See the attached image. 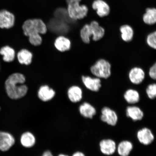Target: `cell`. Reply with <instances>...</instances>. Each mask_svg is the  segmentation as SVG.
<instances>
[{
  "label": "cell",
  "instance_id": "6da1fadb",
  "mask_svg": "<svg viewBox=\"0 0 156 156\" xmlns=\"http://www.w3.org/2000/svg\"><path fill=\"white\" fill-rule=\"evenodd\" d=\"M25 81L26 78L22 73H15L10 75L5 83L8 96L12 100H16L26 96L28 87L25 84Z\"/></svg>",
  "mask_w": 156,
  "mask_h": 156
},
{
  "label": "cell",
  "instance_id": "7a4b0ae2",
  "mask_svg": "<svg viewBox=\"0 0 156 156\" xmlns=\"http://www.w3.org/2000/svg\"><path fill=\"white\" fill-rule=\"evenodd\" d=\"M22 29L25 36L29 37L40 34H46L48 27L45 23L40 19H30L23 23Z\"/></svg>",
  "mask_w": 156,
  "mask_h": 156
},
{
  "label": "cell",
  "instance_id": "3957f363",
  "mask_svg": "<svg viewBox=\"0 0 156 156\" xmlns=\"http://www.w3.org/2000/svg\"><path fill=\"white\" fill-rule=\"evenodd\" d=\"M81 1V0H66L68 15L73 21L84 18L88 13V8L86 5H80Z\"/></svg>",
  "mask_w": 156,
  "mask_h": 156
},
{
  "label": "cell",
  "instance_id": "277c9868",
  "mask_svg": "<svg viewBox=\"0 0 156 156\" xmlns=\"http://www.w3.org/2000/svg\"><path fill=\"white\" fill-rule=\"evenodd\" d=\"M90 71L95 77L107 79L112 74V65L107 60L101 58L91 66Z\"/></svg>",
  "mask_w": 156,
  "mask_h": 156
},
{
  "label": "cell",
  "instance_id": "5b68a950",
  "mask_svg": "<svg viewBox=\"0 0 156 156\" xmlns=\"http://www.w3.org/2000/svg\"><path fill=\"white\" fill-rule=\"evenodd\" d=\"M15 16L6 9L0 11V28L9 29L14 27L16 22Z\"/></svg>",
  "mask_w": 156,
  "mask_h": 156
},
{
  "label": "cell",
  "instance_id": "8992f818",
  "mask_svg": "<svg viewBox=\"0 0 156 156\" xmlns=\"http://www.w3.org/2000/svg\"><path fill=\"white\" fill-rule=\"evenodd\" d=\"M92 7L101 17L108 16L110 12V5L104 0H95L92 4Z\"/></svg>",
  "mask_w": 156,
  "mask_h": 156
},
{
  "label": "cell",
  "instance_id": "52a82bcc",
  "mask_svg": "<svg viewBox=\"0 0 156 156\" xmlns=\"http://www.w3.org/2000/svg\"><path fill=\"white\" fill-rule=\"evenodd\" d=\"M101 119L111 126H115L118 121V117L114 111L108 107H104L101 111Z\"/></svg>",
  "mask_w": 156,
  "mask_h": 156
},
{
  "label": "cell",
  "instance_id": "ba28073f",
  "mask_svg": "<svg viewBox=\"0 0 156 156\" xmlns=\"http://www.w3.org/2000/svg\"><path fill=\"white\" fill-rule=\"evenodd\" d=\"M128 77L130 81L132 83L139 85L142 83L145 79V73L142 68L135 67L130 70Z\"/></svg>",
  "mask_w": 156,
  "mask_h": 156
},
{
  "label": "cell",
  "instance_id": "9c48e42d",
  "mask_svg": "<svg viewBox=\"0 0 156 156\" xmlns=\"http://www.w3.org/2000/svg\"><path fill=\"white\" fill-rule=\"evenodd\" d=\"M82 81L86 87L94 92H97L101 87L100 79L95 77H92L89 76H83L81 77Z\"/></svg>",
  "mask_w": 156,
  "mask_h": 156
},
{
  "label": "cell",
  "instance_id": "30bf717a",
  "mask_svg": "<svg viewBox=\"0 0 156 156\" xmlns=\"http://www.w3.org/2000/svg\"><path fill=\"white\" fill-rule=\"evenodd\" d=\"M136 136L140 143L145 145H150L154 140L153 132L147 128H144L138 130Z\"/></svg>",
  "mask_w": 156,
  "mask_h": 156
},
{
  "label": "cell",
  "instance_id": "8fae6325",
  "mask_svg": "<svg viewBox=\"0 0 156 156\" xmlns=\"http://www.w3.org/2000/svg\"><path fill=\"white\" fill-rule=\"evenodd\" d=\"M15 142L13 136L8 133L0 132V150L5 151H8Z\"/></svg>",
  "mask_w": 156,
  "mask_h": 156
},
{
  "label": "cell",
  "instance_id": "7c38bea8",
  "mask_svg": "<svg viewBox=\"0 0 156 156\" xmlns=\"http://www.w3.org/2000/svg\"><path fill=\"white\" fill-rule=\"evenodd\" d=\"M16 55L19 63L22 65L28 66L32 63L34 54L27 49H22L19 51Z\"/></svg>",
  "mask_w": 156,
  "mask_h": 156
},
{
  "label": "cell",
  "instance_id": "4fadbf2b",
  "mask_svg": "<svg viewBox=\"0 0 156 156\" xmlns=\"http://www.w3.org/2000/svg\"><path fill=\"white\" fill-rule=\"evenodd\" d=\"M100 151L104 154L107 155H112L116 150L115 142L111 139H105L101 141L99 143Z\"/></svg>",
  "mask_w": 156,
  "mask_h": 156
},
{
  "label": "cell",
  "instance_id": "5bb4252c",
  "mask_svg": "<svg viewBox=\"0 0 156 156\" xmlns=\"http://www.w3.org/2000/svg\"><path fill=\"white\" fill-rule=\"evenodd\" d=\"M55 95V92L54 90L46 85L41 86L38 91L39 98L43 102H48L51 100Z\"/></svg>",
  "mask_w": 156,
  "mask_h": 156
},
{
  "label": "cell",
  "instance_id": "9a60e30c",
  "mask_svg": "<svg viewBox=\"0 0 156 156\" xmlns=\"http://www.w3.org/2000/svg\"><path fill=\"white\" fill-rule=\"evenodd\" d=\"M54 44L58 51L64 52L68 51L71 49V41L67 37L60 36L56 38Z\"/></svg>",
  "mask_w": 156,
  "mask_h": 156
},
{
  "label": "cell",
  "instance_id": "2e32d148",
  "mask_svg": "<svg viewBox=\"0 0 156 156\" xmlns=\"http://www.w3.org/2000/svg\"><path fill=\"white\" fill-rule=\"evenodd\" d=\"M67 95L68 98L71 102L77 103L82 99L83 91L79 87L74 85L68 89Z\"/></svg>",
  "mask_w": 156,
  "mask_h": 156
},
{
  "label": "cell",
  "instance_id": "e0dca14e",
  "mask_svg": "<svg viewBox=\"0 0 156 156\" xmlns=\"http://www.w3.org/2000/svg\"><path fill=\"white\" fill-rule=\"evenodd\" d=\"M90 25L92 30L93 40L94 41H97L101 40L105 36V29L101 26L96 21H91Z\"/></svg>",
  "mask_w": 156,
  "mask_h": 156
},
{
  "label": "cell",
  "instance_id": "ac0fdd59",
  "mask_svg": "<svg viewBox=\"0 0 156 156\" xmlns=\"http://www.w3.org/2000/svg\"><path fill=\"white\" fill-rule=\"evenodd\" d=\"M126 115L134 121L142 120L144 116L142 111L139 107L136 106L128 107L126 109Z\"/></svg>",
  "mask_w": 156,
  "mask_h": 156
},
{
  "label": "cell",
  "instance_id": "d6986e66",
  "mask_svg": "<svg viewBox=\"0 0 156 156\" xmlns=\"http://www.w3.org/2000/svg\"><path fill=\"white\" fill-rule=\"evenodd\" d=\"M0 54L2 56L3 61L6 62H12L16 56L14 49L8 45L4 46L0 49Z\"/></svg>",
  "mask_w": 156,
  "mask_h": 156
},
{
  "label": "cell",
  "instance_id": "ffe728a7",
  "mask_svg": "<svg viewBox=\"0 0 156 156\" xmlns=\"http://www.w3.org/2000/svg\"><path fill=\"white\" fill-rule=\"evenodd\" d=\"M80 114L85 118L92 119L96 113V109L87 102L83 103L79 107Z\"/></svg>",
  "mask_w": 156,
  "mask_h": 156
},
{
  "label": "cell",
  "instance_id": "44dd1931",
  "mask_svg": "<svg viewBox=\"0 0 156 156\" xmlns=\"http://www.w3.org/2000/svg\"><path fill=\"white\" fill-rule=\"evenodd\" d=\"M142 20L145 24L151 25L156 24V8H148L142 16Z\"/></svg>",
  "mask_w": 156,
  "mask_h": 156
},
{
  "label": "cell",
  "instance_id": "7402d4cb",
  "mask_svg": "<svg viewBox=\"0 0 156 156\" xmlns=\"http://www.w3.org/2000/svg\"><path fill=\"white\" fill-rule=\"evenodd\" d=\"M122 40L126 42L131 41L133 38L134 32L131 26L128 24L122 25L120 28Z\"/></svg>",
  "mask_w": 156,
  "mask_h": 156
},
{
  "label": "cell",
  "instance_id": "603a6c76",
  "mask_svg": "<svg viewBox=\"0 0 156 156\" xmlns=\"http://www.w3.org/2000/svg\"><path fill=\"white\" fill-rule=\"evenodd\" d=\"M133 148V145L131 142L123 141L119 144L116 150L120 156H128Z\"/></svg>",
  "mask_w": 156,
  "mask_h": 156
},
{
  "label": "cell",
  "instance_id": "cb8c5ba5",
  "mask_svg": "<svg viewBox=\"0 0 156 156\" xmlns=\"http://www.w3.org/2000/svg\"><path fill=\"white\" fill-rule=\"evenodd\" d=\"M124 97L126 102L130 104H135L140 101L139 93L135 89L127 90L125 93Z\"/></svg>",
  "mask_w": 156,
  "mask_h": 156
},
{
  "label": "cell",
  "instance_id": "d4e9b609",
  "mask_svg": "<svg viewBox=\"0 0 156 156\" xmlns=\"http://www.w3.org/2000/svg\"><path fill=\"white\" fill-rule=\"evenodd\" d=\"M20 141L23 146L29 148L33 147L35 145L36 140L34 134L30 132H26L21 136Z\"/></svg>",
  "mask_w": 156,
  "mask_h": 156
},
{
  "label": "cell",
  "instance_id": "484cf974",
  "mask_svg": "<svg viewBox=\"0 0 156 156\" xmlns=\"http://www.w3.org/2000/svg\"><path fill=\"white\" fill-rule=\"evenodd\" d=\"M80 36L84 43L89 44L90 42L92 33L90 24H85L82 27L80 31Z\"/></svg>",
  "mask_w": 156,
  "mask_h": 156
},
{
  "label": "cell",
  "instance_id": "4316f807",
  "mask_svg": "<svg viewBox=\"0 0 156 156\" xmlns=\"http://www.w3.org/2000/svg\"><path fill=\"white\" fill-rule=\"evenodd\" d=\"M55 18L60 20L64 22H69V20H73L68 15L67 9L60 8L56 9L54 13Z\"/></svg>",
  "mask_w": 156,
  "mask_h": 156
},
{
  "label": "cell",
  "instance_id": "83f0119b",
  "mask_svg": "<svg viewBox=\"0 0 156 156\" xmlns=\"http://www.w3.org/2000/svg\"><path fill=\"white\" fill-rule=\"evenodd\" d=\"M146 42L150 47L156 50V30L147 35Z\"/></svg>",
  "mask_w": 156,
  "mask_h": 156
},
{
  "label": "cell",
  "instance_id": "f1b7e54d",
  "mask_svg": "<svg viewBox=\"0 0 156 156\" xmlns=\"http://www.w3.org/2000/svg\"><path fill=\"white\" fill-rule=\"evenodd\" d=\"M146 93L150 99L156 98V83H153L148 85L146 89Z\"/></svg>",
  "mask_w": 156,
  "mask_h": 156
},
{
  "label": "cell",
  "instance_id": "f546056e",
  "mask_svg": "<svg viewBox=\"0 0 156 156\" xmlns=\"http://www.w3.org/2000/svg\"><path fill=\"white\" fill-rule=\"evenodd\" d=\"M28 40L30 43L33 46H38L42 44V38L40 34L29 37Z\"/></svg>",
  "mask_w": 156,
  "mask_h": 156
},
{
  "label": "cell",
  "instance_id": "4dcf8cb0",
  "mask_svg": "<svg viewBox=\"0 0 156 156\" xmlns=\"http://www.w3.org/2000/svg\"><path fill=\"white\" fill-rule=\"evenodd\" d=\"M149 75L151 79L156 80V62L150 68Z\"/></svg>",
  "mask_w": 156,
  "mask_h": 156
},
{
  "label": "cell",
  "instance_id": "1f68e13d",
  "mask_svg": "<svg viewBox=\"0 0 156 156\" xmlns=\"http://www.w3.org/2000/svg\"><path fill=\"white\" fill-rule=\"evenodd\" d=\"M42 156H53L50 151H46L44 152Z\"/></svg>",
  "mask_w": 156,
  "mask_h": 156
},
{
  "label": "cell",
  "instance_id": "d6a6232c",
  "mask_svg": "<svg viewBox=\"0 0 156 156\" xmlns=\"http://www.w3.org/2000/svg\"><path fill=\"white\" fill-rule=\"evenodd\" d=\"M73 156H85L84 154L81 152H77L74 153Z\"/></svg>",
  "mask_w": 156,
  "mask_h": 156
},
{
  "label": "cell",
  "instance_id": "836d02e7",
  "mask_svg": "<svg viewBox=\"0 0 156 156\" xmlns=\"http://www.w3.org/2000/svg\"><path fill=\"white\" fill-rule=\"evenodd\" d=\"M58 156H68L67 155L63 154H60L58 155Z\"/></svg>",
  "mask_w": 156,
  "mask_h": 156
},
{
  "label": "cell",
  "instance_id": "e575fe53",
  "mask_svg": "<svg viewBox=\"0 0 156 156\" xmlns=\"http://www.w3.org/2000/svg\"><path fill=\"white\" fill-rule=\"evenodd\" d=\"M0 109H1V108H0Z\"/></svg>",
  "mask_w": 156,
  "mask_h": 156
}]
</instances>
